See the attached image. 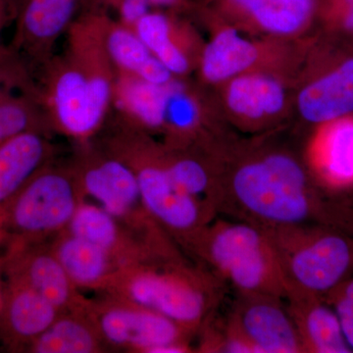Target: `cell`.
Segmentation results:
<instances>
[{"label": "cell", "mask_w": 353, "mask_h": 353, "mask_svg": "<svg viewBox=\"0 0 353 353\" xmlns=\"http://www.w3.org/2000/svg\"><path fill=\"white\" fill-rule=\"evenodd\" d=\"M104 16L83 11L67 32L63 52L39 68L37 83L51 130L77 145L97 138L112 110L116 70L104 48Z\"/></svg>", "instance_id": "1"}, {"label": "cell", "mask_w": 353, "mask_h": 353, "mask_svg": "<svg viewBox=\"0 0 353 353\" xmlns=\"http://www.w3.org/2000/svg\"><path fill=\"white\" fill-rule=\"evenodd\" d=\"M323 192L294 157L268 153L218 185L216 210L264 230L320 224L353 234V206Z\"/></svg>", "instance_id": "2"}, {"label": "cell", "mask_w": 353, "mask_h": 353, "mask_svg": "<svg viewBox=\"0 0 353 353\" xmlns=\"http://www.w3.org/2000/svg\"><path fill=\"white\" fill-rule=\"evenodd\" d=\"M225 285L182 255L127 267L101 294L150 309L196 334L212 317Z\"/></svg>", "instance_id": "3"}, {"label": "cell", "mask_w": 353, "mask_h": 353, "mask_svg": "<svg viewBox=\"0 0 353 353\" xmlns=\"http://www.w3.org/2000/svg\"><path fill=\"white\" fill-rule=\"evenodd\" d=\"M97 143L131 167L148 213L179 248L192 255L204 229L217 215L176 185L162 148L145 132L119 120Z\"/></svg>", "instance_id": "4"}, {"label": "cell", "mask_w": 353, "mask_h": 353, "mask_svg": "<svg viewBox=\"0 0 353 353\" xmlns=\"http://www.w3.org/2000/svg\"><path fill=\"white\" fill-rule=\"evenodd\" d=\"M192 255L239 294L283 299L288 296L289 285L275 245L269 234L255 225L215 217L204 229Z\"/></svg>", "instance_id": "5"}, {"label": "cell", "mask_w": 353, "mask_h": 353, "mask_svg": "<svg viewBox=\"0 0 353 353\" xmlns=\"http://www.w3.org/2000/svg\"><path fill=\"white\" fill-rule=\"evenodd\" d=\"M85 199L112 215L146 245L163 254H179L180 248L148 213L131 167L97 141L77 145L70 160Z\"/></svg>", "instance_id": "6"}, {"label": "cell", "mask_w": 353, "mask_h": 353, "mask_svg": "<svg viewBox=\"0 0 353 353\" xmlns=\"http://www.w3.org/2000/svg\"><path fill=\"white\" fill-rule=\"evenodd\" d=\"M265 231L277 250L289 292L325 299L353 275L352 233L320 224Z\"/></svg>", "instance_id": "7"}, {"label": "cell", "mask_w": 353, "mask_h": 353, "mask_svg": "<svg viewBox=\"0 0 353 353\" xmlns=\"http://www.w3.org/2000/svg\"><path fill=\"white\" fill-rule=\"evenodd\" d=\"M85 201L71 163L53 161L32 176L0 213V243L7 246L51 241L66 231Z\"/></svg>", "instance_id": "8"}, {"label": "cell", "mask_w": 353, "mask_h": 353, "mask_svg": "<svg viewBox=\"0 0 353 353\" xmlns=\"http://www.w3.org/2000/svg\"><path fill=\"white\" fill-rule=\"evenodd\" d=\"M85 310L108 352H192L190 341L194 334L150 309L101 294L87 299Z\"/></svg>", "instance_id": "9"}, {"label": "cell", "mask_w": 353, "mask_h": 353, "mask_svg": "<svg viewBox=\"0 0 353 353\" xmlns=\"http://www.w3.org/2000/svg\"><path fill=\"white\" fill-rule=\"evenodd\" d=\"M90 0H15L10 48L30 69H39L54 55L57 41L88 8Z\"/></svg>", "instance_id": "10"}, {"label": "cell", "mask_w": 353, "mask_h": 353, "mask_svg": "<svg viewBox=\"0 0 353 353\" xmlns=\"http://www.w3.org/2000/svg\"><path fill=\"white\" fill-rule=\"evenodd\" d=\"M0 269L6 281L28 285L61 312L83 307L87 301L60 264L50 241L6 246Z\"/></svg>", "instance_id": "11"}, {"label": "cell", "mask_w": 353, "mask_h": 353, "mask_svg": "<svg viewBox=\"0 0 353 353\" xmlns=\"http://www.w3.org/2000/svg\"><path fill=\"white\" fill-rule=\"evenodd\" d=\"M285 299L239 294L226 319L252 353H303Z\"/></svg>", "instance_id": "12"}, {"label": "cell", "mask_w": 353, "mask_h": 353, "mask_svg": "<svg viewBox=\"0 0 353 353\" xmlns=\"http://www.w3.org/2000/svg\"><path fill=\"white\" fill-rule=\"evenodd\" d=\"M50 131L32 70L8 48L0 57V143L27 132Z\"/></svg>", "instance_id": "13"}, {"label": "cell", "mask_w": 353, "mask_h": 353, "mask_svg": "<svg viewBox=\"0 0 353 353\" xmlns=\"http://www.w3.org/2000/svg\"><path fill=\"white\" fill-rule=\"evenodd\" d=\"M60 313L36 290L6 281L0 296V341L10 352H27Z\"/></svg>", "instance_id": "14"}, {"label": "cell", "mask_w": 353, "mask_h": 353, "mask_svg": "<svg viewBox=\"0 0 353 353\" xmlns=\"http://www.w3.org/2000/svg\"><path fill=\"white\" fill-rule=\"evenodd\" d=\"M66 231L103 248L126 267L182 256L157 252L101 206L87 201L77 209Z\"/></svg>", "instance_id": "15"}, {"label": "cell", "mask_w": 353, "mask_h": 353, "mask_svg": "<svg viewBox=\"0 0 353 353\" xmlns=\"http://www.w3.org/2000/svg\"><path fill=\"white\" fill-rule=\"evenodd\" d=\"M307 155L322 189L329 194L353 189V114L319 125Z\"/></svg>", "instance_id": "16"}, {"label": "cell", "mask_w": 353, "mask_h": 353, "mask_svg": "<svg viewBox=\"0 0 353 353\" xmlns=\"http://www.w3.org/2000/svg\"><path fill=\"white\" fill-rule=\"evenodd\" d=\"M303 353H352L333 307L322 296L290 290L285 299Z\"/></svg>", "instance_id": "17"}, {"label": "cell", "mask_w": 353, "mask_h": 353, "mask_svg": "<svg viewBox=\"0 0 353 353\" xmlns=\"http://www.w3.org/2000/svg\"><path fill=\"white\" fill-rule=\"evenodd\" d=\"M48 134L27 132L0 143V213L44 167L54 161Z\"/></svg>", "instance_id": "18"}, {"label": "cell", "mask_w": 353, "mask_h": 353, "mask_svg": "<svg viewBox=\"0 0 353 353\" xmlns=\"http://www.w3.org/2000/svg\"><path fill=\"white\" fill-rule=\"evenodd\" d=\"M50 246L79 290H94L101 294L118 274L127 268L103 248L67 231L53 238Z\"/></svg>", "instance_id": "19"}, {"label": "cell", "mask_w": 353, "mask_h": 353, "mask_svg": "<svg viewBox=\"0 0 353 353\" xmlns=\"http://www.w3.org/2000/svg\"><path fill=\"white\" fill-rule=\"evenodd\" d=\"M299 112L310 123L321 125L353 114V57L309 83L297 99Z\"/></svg>", "instance_id": "20"}, {"label": "cell", "mask_w": 353, "mask_h": 353, "mask_svg": "<svg viewBox=\"0 0 353 353\" xmlns=\"http://www.w3.org/2000/svg\"><path fill=\"white\" fill-rule=\"evenodd\" d=\"M168 85H154L116 72L112 104L116 119L145 132L164 129Z\"/></svg>", "instance_id": "21"}, {"label": "cell", "mask_w": 353, "mask_h": 353, "mask_svg": "<svg viewBox=\"0 0 353 353\" xmlns=\"http://www.w3.org/2000/svg\"><path fill=\"white\" fill-rule=\"evenodd\" d=\"M103 43L116 72L158 85H167L176 79L153 57L134 30L121 24L108 13L104 16Z\"/></svg>", "instance_id": "22"}, {"label": "cell", "mask_w": 353, "mask_h": 353, "mask_svg": "<svg viewBox=\"0 0 353 353\" xmlns=\"http://www.w3.org/2000/svg\"><path fill=\"white\" fill-rule=\"evenodd\" d=\"M85 303L83 307L60 313L55 321L30 345L27 352H108V347L102 341L99 332L85 310Z\"/></svg>", "instance_id": "23"}, {"label": "cell", "mask_w": 353, "mask_h": 353, "mask_svg": "<svg viewBox=\"0 0 353 353\" xmlns=\"http://www.w3.org/2000/svg\"><path fill=\"white\" fill-rule=\"evenodd\" d=\"M259 57V48L232 28L209 41L201 57V75L208 82L232 80L250 68Z\"/></svg>", "instance_id": "24"}, {"label": "cell", "mask_w": 353, "mask_h": 353, "mask_svg": "<svg viewBox=\"0 0 353 353\" xmlns=\"http://www.w3.org/2000/svg\"><path fill=\"white\" fill-rule=\"evenodd\" d=\"M226 97L232 111L250 120L280 112L285 99L283 85L275 79L261 74H241L232 79Z\"/></svg>", "instance_id": "25"}, {"label": "cell", "mask_w": 353, "mask_h": 353, "mask_svg": "<svg viewBox=\"0 0 353 353\" xmlns=\"http://www.w3.org/2000/svg\"><path fill=\"white\" fill-rule=\"evenodd\" d=\"M146 48L173 76L185 75L190 71V58L178 37L179 25L173 16L162 9L148 11L134 27Z\"/></svg>", "instance_id": "26"}, {"label": "cell", "mask_w": 353, "mask_h": 353, "mask_svg": "<svg viewBox=\"0 0 353 353\" xmlns=\"http://www.w3.org/2000/svg\"><path fill=\"white\" fill-rule=\"evenodd\" d=\"M318 9V0H254L245 15L266 32L292 34L301 31Z\"/></svg>", "instance_id": "27"}, {"label": "cell", "mask_w": 353, "mask_h": 353, "mask_svg": "<svg viewBox=\"0 0 353 353\" xmlns=\"http://www.w3.org/2000/svg\"><path fill=\"white\" fill-rule=\"evenodd\" d=\"M162 150L167 169L176 185L217 215V182L206 165L192 155L173 154L170 150Z\"/></svg>", "instance_id": "28"}, {"label": "cell", "mask_w": 353, "mask_h": 353, "mask_svg": "<svg viewBox=\"0 0 353 353\" xmlns=\"http://www.w3.org/2000/svg\"><path fill=\"white\" fill-rule=\"evenodd\" d=\"M199 109L196 99L183 83L174 79L168 85L164 128L176 134V141L187 139L199 125Z\"/></svg>", "instance_id": "29"}, {"label": "cell", "mask_w": 353, "mask_h": 353, "mask_svg": "<svg viewBox=\"0 0 353 353\" xmlns=\"http://www.w3.org/2000/svg\"><path fill=\"white\" fill-rule=\"evenodd\" d=\"M87 9L103 11L121 24L134 29L138 21L152 8L145 0H90Z\"/></svg>", "instance_id": "30"}, {"label": "cell", "mask_w": 353, "mask_h": 353, "mask_svg": "<svg viewBox=\"0 0 353 353\" xmlns=\"http://www.w3.org/2000/svg\"><path fill=\"white\" fill-rule=\"evenodd\" d=\"M340 320L341 329L353 352V275L325 297Z\"/></svg>", "instance_id": "31"}, {"label": "cell", "mask_w": 353, "mask_h": 353, "mask_svg": "<svg viewBox=\"0 0 353 353\" xmlns=\"http://www.w3.org/2000/svg\"><path fill=\"white\" fill-rule=\"evenodd\" d=\"M322 11L330 22L353 32V0H323Z\"/></svg>", "instance_id": "32"}, {"label": "cell", "mask_w": 353, "mask_h": 353, "mask_svg": "<svg viewBox=\"0 0 353 353\" xmlns=\"http://www.w3.org/2000/svg\"><path fill=\"white\" fill-rule=\"evenodd\" d=\"M15 15V0H0V57L6 52V48L1 41V34L4 28L14 21Z\"/></svg>", "instance_id": "33"}, {"label": "cell", "mask_w": 353, "mask_h": 353, "mask_svg": "<svg viewBox=\"0 0 353 353\" xmlns=\"http://www.w3.org/2000/svg\"><path fill=\"white\" fill-rule=\"evenodd\" d=\"M152 9L179 10L189 6L188 0H145Z\"/></svg>", "instance_id": "34"}]
</instances>
